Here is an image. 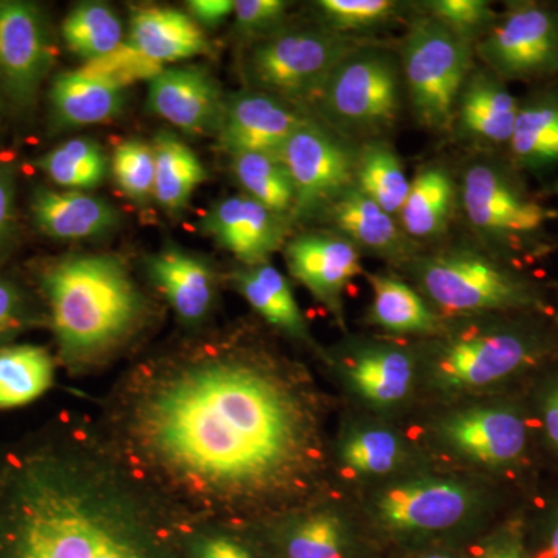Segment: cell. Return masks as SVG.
Wrapping results in <instances>:
<instances>
[{
	"label": "cell",
	"mask_w": 558,
	"mask_h": 558,
	"mask_svg": "<svg viewBox=\"0 0 558 558\" xmlns=\"http://www.w3.org/2000/svg\"><path fill=\"white\" fill-rule=\"evenodd\" d=\"M174 513L278 508L322 464L317 409L295 371L240 348L202 347L120 379L100 427Z\"/></svg>",
	"instance_id": "cell-1"
},
{
	"label": "cell",
	"mask_w": 558,
	"mask_h": 558,
	"mask_svg": "<svg viewBox=\"0 0 558 558\" xmlns=\"http://www.w3.org/2000/svg\"><path fill=\"white\" fill-rule=\"evenodd\" d=\"M172 513L86 422L0 458V558H157Z\"/></svg>",
	"instance_id": "cell-2"
},
{
	"label": "cell",
	"mask_w": 558,
	"mask_h": 558,
	"mask_svg": "<svg viewBox=\"0 0 558 558\" xmlns=\"http://www.w3.org/2000/svg\"><path fill=\"white\" fill-rule=\"evenodd\" d=\"M62 362L72 369L97 365L135 336L148 301L120 259L73 255L43 275Z\"/></svg>",
	"instance_id": "cell-3"
},
{
	"label": "cell",
	"mask_w": 558,
	"mask_h": 558,
	"mask_svg": "<svg viewBox=\"0 0 558 558\" xmlns=\"http://www.w3.org/2000/svg\"><path fill=\"white\" fill-rule=\"evenodd\" d=\"M429 306L462 317L537 311L539 290L531 279L487 252L454 247L413 256L403 264Z\"/></svg>",
	"instance_id": "cell-4"
},
{
	"label": "cell",
	"mask_w": 558,
	"mask_h": 558,
	"mask_svg": "<svg viewBox=\"0 0 558 558\" xmlns=\"http://www.w3.org/2000/svg\"><path fill=\"white\" fill-rule=\"evenodd\" d=\"M461 204L472 233L487 253L506 260L537 258L549 248L554 211L529 193L513 168L472 161L462 175Z\"/></svg>",
	"instance_id": "cell-5"
},
{
	"label": "cell",
	"mask_w": 558,
	"mask_h": 558,
	"mask_svg": "<svg viewBox=\"0 0 558 558\" xmlns=\"http://www.w3.org/2000/svg\"><path fill=\"white\" fill-rule=\"evenodd\" d=\"M428 352V373L442 391H475L519 376L548 352L538 330L515 322L483 319L438 333Z\"/></svg>",
	"instance_id": "cell-6"
},
{
	"label": "cell",
	"mask_w": 558,
	"mask_h": 558,
	"mask_svg": "<svg viewBox=\"0 0 558 558\" xmlns=\"http://www.w3.org/2000/svg\"><path fill=\"white\" fill-rule=\"evenodd\" d=\"M365 44L352 36L318 27L278 28L250 50L245 73L250 89L288 102L317 105L341 62Z\"/></svg>",
	"instance_id": "cell-7"
},
{
	"label": "cell",
	"mask_w": 558,
	"mask_h": 558,
	"mask_svg": "<svg viewBox=\"0 0 558 558\" xmlns=\"http://www.w3.org/2000/svg\"><path fill=\"white\" fill-rule=\"evenodd\" d=\"M475 47L433 17H416L400 46L403 90L425 130L450 131L454 106L472 73Z\"/></svg>",
	"instance_id": "cell-8"
},
{
	"label": "cell",
	"mask_w": 558,
	"mask_h": 558,
	"mask_svg": "<svg viewBox=\"0 0 558 558\" xmlns=\"http://www.w3.org/2000/svg\"><path fill=\"white\" fill-rule=\"evenodd\" d=\"M402 94L398 60L389 51L362 46L336 69L315 106L329 130L369 142L398 123Z\"/></svg>",
	"instance_id": "cell-9"
},
{
	"label": "cell",
	"mask_w": 558,
	"mask_h": 558,
	"mask_svg": "<svg viewBox=\"0 0 558 558\" xmlns=\"http://www.w3.org/2000/svg\"><path fill=\"white\" fill-rule=\"evenodd\" d=\"M475 57L502 81L548 78L558 72V13L512 3L475 46Z\"/></svg>",
	"instance_id": "cell-10"
},
{
	"label": "cell",
	"mask_w": 558,
	"mask_h": 558,
	"mask_svg": "<svg viewBox=\"0 0 558 558\" xmlns=\"http://www.w3.org/2000/svg\"><path fill=\"white\" fill-rule=\"evenodd\" d=\"M292 180V215H322L341 193L354 185L355 149L337 132L307 120L279 153Z\"/></svg>",
	"instance_id": "cell-11"
},
{
	"label": "cell",
	"mask_w": 558,
	"mask_h": 558,
	"mask_svg": "<svg viewBox=\"0 0 558 558\" xmlns=\"http://www.w3.org/2000/svg\"><path fill=\"white\" fill-rule=\"evenodd\" d=\"M478 510V497L458 481L421 478L395 484L374 502L380 526L400 537L446 534Z\"/></svg>",
	"instance_id": "cell-12"
},
{
	"label": "cell",
	"mask_w": 558,
	"mask_h": 558,
	"mask_svg": "<svg viewBox=\"0 0 558 558\" xmlns=\"http://www.w3.org/2000/svg\"><path fill=\"white\" fill-rule=\"evenodd\" d=\"M53 64V40L38 7L0 0V87L9 100L32 108Z\"/></svg>",
	"instance_id": "cell-13"
},
{
	"label": "cell",
	"mask_w": 558,
	"mask_h": 558,
	"mask_svg": "<svg viewBox=\"0 0 558 558\" xmlns=\"http://www.w3.org/2000/svg\"><path fill=\"white\" fill-rule=\"evenodd\" d=\"M290 274L343 319V293L362 274V252L339 233H304L284 245Z\"/></svg>",
	"instance_id": "cell-14"
},
{
	"label": "cell",
	"mask_w": 558,
	"mask_h": 558,
	"mask_svg": "<svg viewBox=\"0 0 558 558\" xmlns=\"http://www.w3.org/2000/svg\"><path fill=\"white\" fill-rule=\"evenodd\" d=\"M307 119L288 102L259 90H244L226 98L218 131L230 156L266 153L279 156L293 132Z\"/></svg>",
	"instance_id": "cell-15"
},
{
	"label": "cell",
	"mask_w": 558,
	"mask_h": 558,
	"mask_svg": "<svg viewBox=\"0 0 558 558\" xmlns=\"http://www.w3.org/2000/svg\"><path fill=\"white\" fill-rule=\"evenodd\" d=\"M442 435L459 454L492 468L513 464L527 447L526 421L508 405L459 411L444 422Z\"/></svg>",
	"instance_id": "cell-16"
},
{
	"label": "cell",
	"mask_w": 558,
	"mask_h": 558,
	"mask_svg": "<svg viewBox=\"0 0 558 558\" xmlns=\"http://www.w3.org/2000/svg\"><path fill=\"white\" fill-rule=\"evenodd\" d=\"M209 236L245 266L269 263L288 244V219L248 196L218 202L202 220Z\"/></svg>",
	"instance_id": "cell-17"
},
{
	"label": "cell",
	"mask_w": 558,
	"mask_h": 558,
	"mask_svg": "<svg viewBox=\"0 0 558 558\" xmlns=\"http://www.w3.org/2000/svg\"><path fill=\"white\" fill-rule=\"evenodd\" d=\"M519 108L506 81L486 68L473 69L459 94L450 130L478 149L508 148Z\"/></svg>",
	"instance_id": "cell-18"
},
{
	"label": "cell",
	"mask_w": 558,
	"mask_h": 558,
	"mask_svg": "<svg viewBox=\"0 0 558 558\" xmlns=\"http://www.w3.org/2000/svg\"><path fill=\"white\" fill-rule=\"evenodd\" d=\"M148 106L179 130L205 134L219 131L226 98L207 70L174 68L149 81Z\"/></svg>",
	"instance_id": "cell-19"
},
{
	"label": "cell",
	"mask_w": 558,
	"mask_h": 558,
	"mask_svg": "<svg viewBox=\"0 0 558 558\" xmlns=\"http://www.w3.org/2000/svg\"><path fill=\"white\" fill-rule=\"evenodd\" d=\"M322 215L360 252L365 250L400 266L417 255L416 242L402 230L399 219L366 197L355 185L341 193Z\"/></svg>",
	"instance_id": "cell-20"
},
{
	"label": "cell",
	"mask_w": 558,
	"mask_h": 558,
	"mask_svg": "<svg viewBox=\"0 0 558 558\" xmlns=\"http://www.w3.org/2000/svg\"><path fill=\"white\" fill-rule=\"evenodd\" d=\"M35 226L47 236L61 241L89 240L116 229L119 209L102 197L83 191L39 189L32 199Z\"/></svg>",
	"instance_id": "cell-21"
},
{
	"label": "cell",
	"mask_w": 558,
	"mask_h": 558,
	"mask_svg": "<svg viewBox=\"0 0 558 558\" xmlns=\"http://www.w3.org/2000/svg\"><path fill=\"white\" fill-rule=\"evenodd\" d=\"M347 376L351 387L371 405L395 407L410 395L416 360L407 349L389 343H363L349 355Z\"/></svg>",
	"instance_id": "cell-22"
},
{
	"label": "cell",
	"mask_w": 558,
	"mask_h": 558,
	"mask_svg": "<svg viewBox=\"0 0 558 558\" xmlns=\"http://www.w3.org/2000/svg\"><path fill=\"white\" fill-rule=\"evenodd\" d=\"M146 269L183 322L196 325L207 318L216 299V279L204 259L168 248L149 256Z\"/></svg>",
	"instance_id": "cell-23"
},
{
	"label": "cell",
	"mask_w": 558,
	"mask_h": 558,
	"mask_svg": "<svg viewBox=\"0 0 558 558\" xmlns=\"http://www.w3.org/2000/svg\"><path fill=\"white\" fill-rule=\"evenodd\" d=\"M128 43L160 65L189 60L209 50L199 24L182 11L171 9H146L135 13Z\"/></svg>",
	"instance_id": "cell-24"
},
{
	"label": "cell",
	"mask_w": 558,
	"mask_h": 558,
	"mask_svg": "<svg viewBox=\"0 0 558 558\" xmlns=\"http://www.w3.org/2000/svg\"><path fill=\"white\" fill-rule=\"evenodd\" d=\"M124 90L119 84L83 69L62 73L51 86V116L61 128L102 123L123 108Z\"/></svg>",
	"instance_id": "cell-25"
},
{
	"label": "cell",
	"mask_w": 558,
	"mask_h": 558,
	"mask_svg": "<svg viewBox=\"0 0 558 558\" xmlns=\"http://www.w3.org/2000/svg\"><path fill=\"white\" fill-rule=\"evenodd\" d=\"M458 186L446 167L429 165L411 179L409 196L400 209V227L414 242L433 240L449 229Z\"/></svg>",
	"instance_id": "cell-26"
},
{
	"label": "cell",
	"mask_w": 558,
	"mask_h": 558,
	"mask_svg": "<svg viewBox=\"0 0 558 558\" xmlns=\"http://www.w3.org/2000/svg\"><path fill=\"white\" fill-rule=\"evenodd\" d=\"M513 167L531 172L558 167V95L539 92L520 102L509 146Z\"/></svg>",
	"instance_id": "cell-27"
},
{
	"label": "cell",
	"mask_w": 558,
	"mask_h": 558,
	"mask_svg": "<svg viewBox=\"0 0 558 558\" xmlns=\"http://www.w3.org/2000/svg\"><path fill=\"white\" fill-rule=\"evenodd\" d=\"M373 303L369 322L398 336H438L444 319L418 290L391 275H369Z\"/></svg>",
	"instance_id": "cell-28"
},
{
	"label": "cell",
	"mask_w": 558,
	"mask_h": 558,
	"mask_svg": "<svg viewBox=\"0 0 558 558\" xmlns=\"http://www.w3.org/2000/svg\"><path fill=\"white\" fill-rule=\"evenodd\" d=\"M245 301L271 326L292 339L314 344L288 279L269 263L248 267L234 278Z\"/></svg>",
	"instance_id": "cell-29"
},
{
	"label": "cell",
	"mask_w": 558,
	"mask_h": 558,
	"mask_svg": "<svg viewBox=\"0 0 558 558\" xmlns=\"http://www.w3.org/2000/svg\"><path fill=\"white\" fill-rule=\"evenodd\" d=\"M156 154L154 199L165 211L178 215L189 207L194 191L207 179L204 165L189 145L175 135H157L153 143Z\"/></svg>",
	"instance_id": "cell-30"
},
{
	"label": "cell",
	"mask_w": 558,
	"mask_h": 558,
	"mask_svg": "<svg viewBox=\"0 0 558 558\" xmlns=\"http://www.w3.org/2000/svg\"><path fill=\"white\" fill-rule=\"evenodd\" d=\"M354 185L398 218L409 196L411 180L398 153L379 138L355 149Z\"/></svg>",
	"instance_id": "cell-31"
},
{
	"label": "cell",
	"mask_w": 558,
	"mask_h": 558,
	"mask_svg": "<svg viewBox=\"0 0 558 558\" xmlns=\"http://www.w3.org/2000/svg\"><path fill=\"white\" fill-rule=\"evenodd\" d=\"M53 380L54 362L47 349L32 344L0 349V410L35 402Z\"/></svg>",
	"instance_id": "cell-32"
},
{
	"label": "cell",
	"mask_w": 558,
	"mask_h": 558,
	"mask_svg": "<svg viewBox=\"0 0 558 558\" xmlns=\"http://www.w3.org/2000/svg\"><path fill=\"white\" fill-rule=\"evenodd\" d=\"M62 36L69 49L86 64L109 57L124 43L119 14L100 2L81 3L70 11L62 24Z\"/></svg>",
	"instance_id": "cell-33"
},
{
	"label": "cell",
	"mask_w": 558,
	"mask_h": 558,
	"mask_svg": "<svg viewBox=\"0 0 558 558\" xmlns=\"http://www.w3.org/2000/svg\"><path fill=\"white\" fill-rule=\"evenodd\" d=\"M351 531L332 510H312L289 524L284 535L286 558H351Z\"/></svg>",
	"instance_id": "cell-34"
},
{
	"label": "cell",
	"mask_w": 558,
	"mask_h": 558,
	"mask_svg": "<svg viewBox=\"0 0 558 558\" xmlns=\"http://www.w3.org/2000/svg\"><path fill=\"white\" fill-rule=\"evenodd\" d=\"M231 170L245 196L278 215L292 213L295 194L289 172L279 156L266 153L233 154Z\"/></svg>",
	"instance_id": "cell-35"
},
{
	"label": "cell",
	"mask_w": 558,
	"mask_h": 558,
	"mask_svg": "<svg viewBox=\"0 0 558 558\" xmlns=\"http://www.w3.org/2000/svg\"><path fill=\"white\" fill-rule=\"evenodd\" d=\"M38 168L64 189L92 190L108 174V159L94 140L73 138L40 157Z\"/></svg>",
	"instance_id": "cell-36"
},
{
	"label": "cell",
	"mask_w": 558,
	"mask_h": 558,
	"mask_svg": "<svg viewBox=\"0 0 558 558\" xmlns=\"http://www.w3.org/2000/svg\"><path fill=\"white\" fill-rule=\"evenodd\" d=\"M344 468L357 475H387L405 458L403 440L389 428L366 425L351 429L340 447Z\"/></svg>",
	"instance_id": "cell-37"
},
{
	"label": "cell",
	"mask_w": 558,
	"mask_h": 558,
	"mask_svg": "<svg viewBox=\"0 0 558 558\" xmlns=\"http://www.w3.org/2000/svg\"><path fill=\"white\" fill-rule=\"evenodd\" d=\"M323 25L341 35L379 31L400 20L409 3L396 0H319Z\"/></svg>",
	"instance_id": "cell-38"
},
{
	"label": "cell",
	"mask_w": 558,
	"mask_h": 558,
	"mask_svg": "<svg viewBox=\"0 0 558 558\" xmlns=\"http://www.w3.org/2000/svg\"><path fill=\"white\" fill-rule=\"evenodd\" d=\"M112 174L117 185L134 204L146 205L154 199L156 154L153 145L132 138L113 150Z\"/></svg>",
	"instance_id": "cell-39"
},
{
	"label": "cell",
	"mask_w": 558,
	"mask_h": 558,
	"mask_svg": "<svg viewBox=\"0 0 558 558\" xmlns=\"http://www.w3.org/2000/svg\"><path fill=\"white\" fill-rule=\"evenodd\" d=\"M422 10L473 47L498 17L497 11L484 0H428L422 3Z\"/></svg>",
	"instance_id": "cell-40"
},
{
	"label": "cell",
	"mask_w": 558,
	"mask_h": 558,
	"mask_svg": "<svg viewBox=\"0 0 558 558\" xmlns=\"http://www.w3.org/2000/svg\"><path fill=\"white\" fill-rule=\"evenodd\" d=\"M83 70L92 75L112 81L126 89L128 84L134 81L153 80L163 70V65L143 57L130 43H123L109 57L90 62L84 65Z\"/></svg>",
	"instance_id": "cell-41"
},
{
	"label": "cell",
	"mask_w": 558,
	"mask_h": 558,
	"mask_svg": "<svg viewBox=\"0 0 558 558\" xmlns=\"http://www.w3.org/2000/svg\"><path fill=\"white\" fill-rule=\"evenodd\" d=\"M289 9L282 0H236L234 20L238 27L245 33H264L278 31V24Z\"/></svg>",
	"instance_id": "cell-42"
},
{
	"label": "cell",
	"mask_w": 558,
	"mask_h": 558,
	"mask_svg": "<svg viewBox=\"0 0 558 558\" xmlns=\"http://www.w3.org/2000/svg\"><path fill=\"white\" fill-rule=\"evenodd\" d=\"M31 317L27 300L16 284L0 278V341L24 328Z\"/></svg>",
	"instance_id": "cell-43"
},
{
	"label": "cell",
	"mask_w": 558,
	"mask_h": 558,
	"mask_svg": "<svg viewBox=\"0 0 558 558\" xmlns=\"http://www.w3.org/2000/svg\"><path fill=\"white\" fill-rule=\"evenodd\" d=\"M480 558H529L519 524H509L488 539Z\"/></svg>",
	"instance_id": "cell-44"
},
{
	"label": "cell",
	"mask_w": 558,
	"mask_h": 558,
	"mask_svg": "<svg viewBox=\"0 0 558 558\" xmlns=\"http://www.w3.org/2000/svg\"><path fill=\"white\" fill-rule=\"evenodd\" d=\"M16 216V175L10 165H0V245L11 234Z\"/></svg>",
	"instance_id": "cell-45"
},
{
	"label": "cell",
	"mask_w": 558,
	"mask_h": 558,
	"mask_svg": "<svg viewBox=\"0 0 558 558\" xmlns=\"http://www.w3.org/2000/svg\"><path fill=\"white\" fill-rule=\"evenodd\" d=\"M197 558H256L240 539L227 534L207 535L196 545Z\"/></svg>",
	"instance_id": "cell-46"
},
{
	"label": "cell",
	"mask_w": 558,
	"mask_h": 558,
	"mask_svg": "<svg viewBox=\"0 0 558 558\" xmlns=\"http://www.w3.org/2000/svg\"><path fill=\"white\" fill-rule=\"evenodd\" d=\"M191 17L197 24L218 25L234 11L233 0H193L189 2Z\"/></svg>",
	"instance_id": "cell-47"
},
{
	"label": "cell",
	"mask_w": 558,
	"mask_h": 558,
	"mask_svg": "<svg viewBox=\"0 0 558 558\" xmlns=\"http://www.w3.org/2000/svg\"><path fill=\"white\" fill-rule=\"evenodd\" d=\"M542 422L546 438L550 446L558 451V376L543 392Z\"/></svg>",
	"instance_id": "cell-48"
},
{
	"label": "cell",
	"mask_w": 558,
	"mask_h": 558,
	"mask_svg": "<svg viewBox=\"0 0 558 558\" xmlns=\"http://www.w3.org/2000/svg\"><path fill=\"white\" fill-rule=\"evenodd\" d=\"M529 558H558V509L553 513V519L549 521L543 548L535 557L529 554Z\"/></svg>",
	"instance_id": "cell-49"
},
{
	"label": "cell",
	"mask_w": 558,
	"mask_h": 558,
	"mask_svg": "<svg viewBox=\"0 0 558 558\" xmlns=\"http://www.w3.org/2000/svg\"><path fill=\"white\" fill-rule=\"evenodd\" d=\"M413 558H464L459 554L450 553V550H427V553L417 554Z\"/></svg>",
	"instance_id": "cell-50"
},
{
	"label": "cell",
	"mask_w": 558,
	"mask_h": 558,
	"mask_svg": "<svg viewBox=\"0 0 558 558\" xmlns=\"http://www.w3.org/2000/svg\"><path fill=\"white\" fill-rule=\"evenodd\" d=\"M557 194H558V185H557Z\"/></svg>",
	"instance_id": "cell-51"
}]
</instances>
